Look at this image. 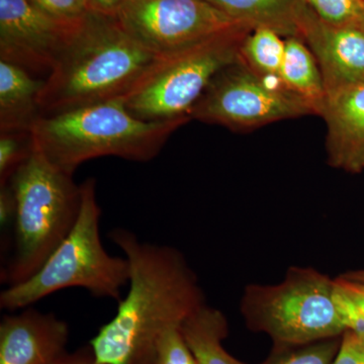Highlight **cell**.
Wrapping results in <instances>:
<instances>
[{
	"label": "cell",
	"mask_w": 364,
	"mask_h": 364,
	"mask_svg": "<svg viewBox=\"0 0 364 364\" xmlns=\"http://www.w3.org/2000/svg\"><path fill=\"white\" fill-rule=\"evenodd\" d=\"M130 264L129 291L90 345L98 364H154L162 333L181 323L205 296L186 258L170 246L141 242L122 228L109 234Z\"/></svg>",
	"instance_id": "1"
},
{
	"label": "cell",
	"mask_w": 364,
	"mask_h": 364,
	"mask_svg": "<svg viewBox=\"0 0 364 364\" xmlns=\"http://www.w3.org/2000/svg\"><path fill=\"white\" fill-rule=\"evenodd\" d=\"M162 56L126 32L116 16L87 11L72 23L38 97L42 116L126 97Z\"/></svg>",
	"instance_id": "2"
},
{
	"label": "cell",
	"mask_w": 364,
	"mask_h": 364,
	"mask_svg": "<svg viewBox=\"0 0 364 364\" xmlns=\"http://www.w3.org/2000/svg\"><path fill=\"white\" fill-rule=\"evenodd\" d=\"M191 117L148 122L131 114L124 97L41 116L30 133L38 149L53 165L73 176L82 163L114 156L151 161L176 129Z\"/></svg>",
	"instance_id": "3"
},
{
	"label": "cell",
	"mask_w": 364,
	"mask_h": 364,
	"mask_svg": "<svg viewBox=\"0 0 364 364\" xmlns=\"http://www.w3.org/2000/svg\"><path fill=\"white\" fill-rule=\"evenodd\" d=\"M7 183L16 198L14 251L2 268L1 282L11 287L32 277L70 233L80 212L81 186L33 142Z\"/></svg>",
	"instance_id": "4"
},
{
	"label": "cell",
	"mask_w": 364,
	"mask_h": 364,
	"mask_svg": "<svg viewBox=\"0 0 364 364\" xmlns=\"http://www.w3.org/2000/svg\"><path fill=\"white\" fill-rule=\"evenodd\" d=\"M81 186L78 219L68 236L32 277L0 294V308L14 312L68 287H81L97 298L121 301L129 284L130 264L126 257L109 255L100 235L102 208L95 178Z\"/></svg>",
	"instance_id": "5"
},
{
	"label": "cell",
	"mask_w": 364,
	"mask_h": 364,
	"mask_svg": "<svg viewBox=\"0 0 364 364\" xmlns=\"http://www.w3.org/2000/svg\"><path fill=\"white\" fill-rule=\"evenodd\" d=\"M240 306L249 329L265 333L273 344L312 343L346 332L334 279L313 268L291 267L277 286L250 284Z\"/></svg>",
	"instance_id": "6"
},
{
	"label": "cell",
	"mask_w": 364,
	"mask_h": 364,
	"mask_svg": "<svg viewBox=\"0 0 364 364\" xmlns=\"http://www.w3.org/2000/svg\"><path fill=\"white\" fill-rule=\"evenodd\" d=\"M251 31H232L163 57L124 97L127 109L148 122L189 117L215 75L238 61L242 41Z\"/></svg>",
	"instance_id": "7"
},
{
	"label": "cell",
	"mask_w": 364,
	"mask_h": 364,
	"mask_svg": "<svg viewBox=\"0 0 364 364\" xmlns=\"http://www.w3.org/2000/svg\"><path fill=\"white\" fill-rule=\"evenodd\" d=\"M239 60L215 75L189 117L234 130L316 114L310 102Z\"/></svg>",
	"instance_id": "8"
},
{
	"label": "cell",
	"mask_w": 364,
	"mask_h": 364,
	"mask_svg": "<svg viewBox=\"0 0 364 364\" xmlns=\"http://www.w3.org/2000/svg\"><path fill=\"white\" fill-rule=\"evenodd\" d=\"M126 32L158 56L249 28L205 0H130L117 14Z\"/></svg>",
	"instance_id": "9"
},
{
	"label": "cell",
	"mask_w": 364,
	"mask_h": 364,
	"mask_svg": "<svg viewBox=\"0 0 364 364\" xmlns=\"http://www.w3.org/2000/svg\"><path fill=\"white\" fill-rule=\"evenodd\" d=\"M71 25L43 13L30 0H0V60L30 73L49 74Z\"/></svg>",
	"instance_id": "10"
},
{
	"label": "cell",
	"mask_w": 364,
	"mask_h": 364,
	"mask_svg": "<svg viewBox=\"0 0 364 364\" xmlns=\"http://www.w3.org/2000/svg\"><path fill=\"white\" fill-rule=\"evenodd\" d=\"M298 32L317 60L326 95L364 83V33L358 26L332 25L305 4L299 11Z\"/></svg>",
	"instance_id": "11"
},
{
	"label": "cell",
	"mask_w": 364,
	"mask_h": 364,
	"mask_svg": "<svg viewBox=\"0 0 364 364\" xmlns=\"http://www.w3.org/2000/svg\"><path fill=\"white\" fill-rule=\"evenodd\" d=\"M69 326L53 313L26 308L0 323V364H53L66 353Z\"/></svg>",
	"instance_id": "12"
},
{
	"label": "cell",
	"mask_w": 364,
	"mask_h": 364,
	"mask_svg": "<svg viewBox=\"0 0 364 364\" xmlns=\"http://www.w3.org/2000/svg\"><path fill=\"white\" fill-rule=\"evenodd\" d=\"M327 124L328 162L350 173L364 170V83L326 95L320 112Z\"/></svg>",
	"instance_id": "13"
},
{
	"label": "cell",
	"mask_w": 364,
	"mask_h": 364,
	"mask_svg": "<svg viewBox=\"0 0 364 364\" xmlns=\"http://www.w3.org/2000/svg\"><path fill=\"white\" fill-rule=\"evenodd\" d=\"M45 80L30 72L0 60V131L30 132L41 114L38 97Z\"/></svg>",
	"instance_id": "14"
},
{
	"label": "cell",
	"mask_w": 364,
	"mask_h": 364,
	"mask_svg": "<svg viewBox=\"0 0 364 364\" xmlns=\"http://www.w3.org/2000/svg\"><path fill=\"white\" fill-rule=\"evenodd\" d=\"M251 30L268 28L279 35L299 37L298 18L305 0H205Z\"/></svg>",
	"instance_id": "15"
},
{
	"label": "cell",
	"mask_w": 364,
	"mask_h": 364,
	"mask_svg": "<svg viewBox=\"0 0 364 364\" xmlns=\"http://www.w3.org/2000/svg\"><path fill=\"white\" fill-rule=\"evenodd\" d=\"M182 336L198 364H245L228 353L223 346L229 328L224 314L203 305L181 323Z\"/></svg>",
	"instance_id": "16"
},
{
	"label": "cell",
	"mask_w": 364,
	"mask_h": 364,
	"mask_svg": "<svg viewBox=\"0 0 364 364\" xmlns=\"http://www.w3.org/2000/svg\"><path fill=\"white\" fill-rule=\"evenodd\" d=\"M279 80L287 90L310 102L316 114H320L326 98L324 80L317 60L301 38L286 40Z\"/></svg>",
	"instance_id": "17"
},
{
	"label": "cell",
	"mask_w": 364,
	"mask_h": 364,
	"mask_svg": "<svg viewBox=\"0 0 364 364\" xmlns=\"http://www.w3.org/2000/svg\"><path fill=\"white\" fill-rule=\"evenodd\" d=\"M286 41L272 28H254L240 46V59L256 73L279 79L284 61Z\"/></svg>",
	"instance_id": "18"
},
{
	"label": "cell",
	"mask_w": 364,
	"mask_h": 364,
	"mask_svg": "<svg viewBox=\"0 0 364 364\" xmlns=\"http://www.w3.org/2000/svg\"><path fill=\"white\" fill-rule=\"evenodd\" d=\"M342 336L301 345L273 344L272 353L261 364H333Z\"/></svg>",
	"instance_id": "19"
},
{
	"label": "cell",
	"mask_w": 364,
	"mask_h": 364,
	"mask_svg": "<svg viewBox=\"0 0 364 364\" xmlns=\"http://www.w3.org/2000/svg\"><path fill=\"white\" fill-rule=\"evenodd\" d=\"M334 298L346 331L364 338V282L337 277Z\"/></svg>",
	"instance_id": "20"
},
{
	"label": "cell",
	"mask_w": 364,
	"mask_h": 364,
	"mask_svg": "<svg viewBox=\"0 0 364 364\" xmlns=\"http://www.w3.org/2000/svg\"><path fill=\"white\" fill-rule=\"evenodd\" d=\"M33 139L30 132L1 133L0 136V186H6L16 169L30 156Z\"/></svg>",
	"instance_id": "21"
},
{
	"label": "cell",
	"mask_w": 364,
	"mask_h": 364,
	"mask_svg": "<svg viewBox=\"0 0 364 364\" xmlns=\"http://www.w3.org/2000/svg\"><path fill=\"white\" fill-rule=\"evenodd\" d=\"M318 18L335 26L354 25L364 11V0H305Z\"/></svg>",
	"instance_id": "22"
},
{
	"label": "cell",
	"mask_w": 364,
	"mask_h": 364,
	"mask_svg": "<svg viewBox=\"0 0 364 364\" xmlns=\"http://www.w3.org/2000/svg\"><path fill=\"white\" fill-rule=\"evenodd\" d=\"M154 364H198L179 326L165 330L158 340Z\"/></svg>",
	"instance_id": "23"
},
{
	"label": "cell",
	"mask_w": 364,
	"mask_h": 364,
	"mask_svg": "<svg viewBox=\"0 0 364 364\" xmlns=\"http://www.w3.org/2000/svg\"><path fill=\"white\" fill-rule=\"evenodd\" d=\"M31 4L55 20L73 23L87 13L86 0H30Z\"/></svg>",
	"instance_id": "24"
},
{
	"label": "cell",
	"mask_w": 364,
	"mask_h": 364,
	"mask_svg": "<svg viewBox=\"0 0 364 364\" xmlns=\"http://www.w3.org/2000/svg\"><path fill=\"white\" fill-rule=\"evenodd\" d=\"M333 364H364V338L346 331Z\"/></svg>",
	"instance_id": "25"
},
{
	"label": "cell",
	"mask_w": 364,
	"mask_h": 364,
	"mask_svg": "<svg viewBox=\"0 0 364 364\" xmlns=\"http://www.w3.org/2000/svg\"><path fill=\"white\" fill-rule=\"evenodd\" d=\"M16 198L9 183L0 186V224L6 228L14 222L16 218Z\"/></svg>",
	"instance_id": "26"
},
{
	"label": "cell",
	"mask_w": 364,
	"mask_h": 364,
	"mask_svg": "<svg viewBox=\"0 0 364 364\" xmlns=\"http://www.w3.org/2000/svg\"><path fill=\"white\" fill-rule=\"evenodd\" d=\"M130 0H86L88 11L117 16Z\"/></svg>",
	"instance_id": "27"
},
{
	"label": "cell",
	"mask_w": 364,
	"mask_h": 364,
	"mask_svg": "<svg viewBox=\"0 0 364 364\" xmlns=\"http://www.w3.org/2000/svg\"><path fill=\"white\" fill-rule=\"evenodd\" d=\"M53 364H98L95 361V354H93L92 349L90 345L85 348L79 349V350L74 352V353H65L55 361Z\"/></svg>",
	"instance_id": "28"
},
{
	"label": "cell",
	"mask_w": 364,
	"mask_h": 364,
	"mask_svg": "<svg viewBox=\"0 0 364 364\" xmlns=\"http://www.w3.org/2000/svg\"><path fill=\"white\" fill-rule=\"evenodd\" d=\"M344 277L351 280H356V282H364V270H358V272H351L345 273Z\"/></svg>",
	"instance_id": "29"
},
{
	"label": "cell",
	"mask_w": 364,
	"mask_h": 364,
	"mask_svg": "<svg viewBox=\"0 0 364 364\" xmlns=\"http://www.w3.org/2000/svg\"><path fill=\"white\" fill-rule=\"evenodd\" d=\"M354 25L358 26V28H360V30L364 33V11L363 14H361V16H359L358 21H356Z\"/></svg>",
	"instance_id": "30"
}]
</instances>
